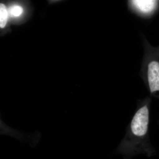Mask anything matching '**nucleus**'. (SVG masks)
<instances>
[{
	"label": "nucleus",
	"mask_w": 159,
	"mask_h": 159,
	"mask_svg": "<svg viewBox=\"0 0 159 159\" xmlns=\"http://www.w3.org/2000/svg\"><path fill=\"white\" fill-rule=\"evenodd\" d=\"M151 102L150 97L138 100L136 111L118 148L125 159H131L138 154L152 153L148 131Z\"/></svg>",
	"instance_id": "nucleus-1"
},
{
	"label": "nucleus",
	"mask_w": 159,
	"mask_h": 159,
	"mask_svg": "<svg viewBox=\"0 0 159 159\" xmlns=\"http://www.w3.org/2000/svg\"><path fill=\"white\" fill-rule=\"evenodd\" d=\"M143 77L150 95L159 99V60L148 61L143 69Z\"/></svg>",
	"instance_id": "nucleus-2"
},
{
	"label": "nucleus",
	"mask_w": 159,
	"mask_h": 159,
	"mask_svg": "<svg viewBox=\"0 0 159 159\" xmlns=\"http://www.w3.org/2000/svg\"><path fill=\"white\" fill-rule=\"evenodd\" d=\"M134 9L143 14H149L156 8L157 0H131Z\"/></svg>",
	"instance_id": "nucleus-3"
},
{
	"label": "nucleus",
	"mask_w": 159,
	"mask_h": 159,
	"mask_svg": "<svg viewBox=\"0 0 159 159\" xmlns=\"http://www.w3.org/2000/svg\"><path fill=\"white\" fill-rule=\"evenodd\" d=\"M9 11L5 5H0V27L3 29L7 24L9 16Z\"/></svg>",
	"instance_id": "nucleus-4"
},
{
	"label": "nucleus",
	"mask_w": 159,
	"mask_h": 159,
	"mask_svg": "<svg viewBox=\"0 0 159 159\" xmlns=\"http://www.w3.org/2000/svg\"><path fill=\"white\" fill-rule=\"evenodd\" d=\"M9 14L13 17H20L24 12L22 7L18 5H13L8 9Z\"/></svg>",
	"instance_id": "nucleus-5"
}]
</instances>
